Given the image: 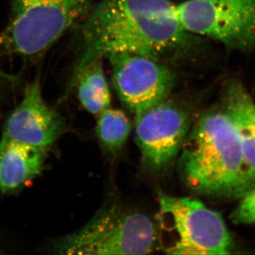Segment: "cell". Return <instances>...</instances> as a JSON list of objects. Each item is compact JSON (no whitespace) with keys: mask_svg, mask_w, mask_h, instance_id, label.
<instances>
[{"mask_svg":"<svg viewBox=\"0 0 255 255\" xmlns=\"http://www.w3.org/2000/svg\"><path fill=\"white\" fill-rule=\"evenodd\" d=\"M78 69L102 57L132 53L159 57L187 38L168 0H103L85 17Z\"/></svg>","mask_w":255,"mask_h":255,"instance_id":"6da1fadb","label":"cell"},{"mask_svg":"<svg viewBox=\"0 0 255 255\" xmlns=\"http://www.w3.org/2000/svg\"><path fill=\"white\" fill-rule=\"evenodd\" d=\"M183 182L198 194L243 198L255 187V172L243 153L232 122L222 110L202 114L181 148Z\"/></svg>","mask_w":255,"mask_h":255,"instance_id":"7a4b0ae2","label":"cell"},{"mask_svg":"<svg viewBox=\"0 0 255 255\" xmlns=\"http://www.w3.org/2000/svg\"><path fill=\"white\" fill-rule=\"evenodd\" d=\"M90 0H13L7 25L0 33V54L44 53L69 28L86 17Z\"/></svg>","mask_w":255,"mask_h":255,"instance_id":"3957f363","label":"cell"},{"mask_svg":"<svg viewBox=\"0 0 255 255\" xmlns=\"http://www.w3.org/2000/svg\"><path fill=\"white\" fill-rule=\"evenodd\" d=\"M157 241V230L148 216L112 205L60 240L53 249L58 255H145L155 249Z\"/></svg>","mask_w":255,"mask_h":255,"instance_id":"277c9868","label":"cell"},{"mask_svg":"<svg viewBox=\"0 0 255 255\" xmlns=\"http://www.w3.org/2000/svg\"><path fill=\"white\" fill-rule=\"evenodd\" d=\"M159 217L172 239L164 248L171 255L230 254L231 238L222 216L201 201L159 194Z\"/></svg>","mask_w":255,"mask_h":255,"instance_id":"5b68a950","label":"cell"},{"mask_svg":"<svg viewBox=\"0 0 255 255\" xmlns=\"http://www.w3.org/2000/svg\"><path fill=\"white\" fill-rule=\"evenodd\" d=\"M187 33L219 42L228 50H255V0H187L173 4Z\"/></svg>","mask_w":255,"mask_h":255,"instance_id":"8992f818","label":"cell"},{"mask_svg":"<svg viewBox=\"0 0 255 255\" xmlns=\"http://www.w3.org/2000/svg\"><path fill=\"white\" fill-rule=\"evenodd\" d=\"M135 137L142 162L155 172L174 162L191 128L184 109L165 100L135 116Z\"/></svg>","mask_w":255,"mask_h":255,"instance_id":"52a82bcc","label":"cell"},{"mask_svg":"<svg viewBox=\"0 0 255 255\" xmlns=\"http://www.w3.org/2000/svg\"><path fill=\"white\" fill-rule=\"evenodd\" d=\"M109 58L119 98L135 116L165 100L173 87V73L158 60L132 53Z\"/></svg>","mask_w":255,"mask_h":255,"instance_id":"ba28073f","label":"cell"},{"mask_svg":"<svg viewBox=\"0 0 255 255\" xmlns=\"http://www.w3.org/2000/svg\"><path fill=\"white\" fill-rule=\"evenodd\" d=\"M64 130L63 118L46 105L39 80H36L26 87L21 103L8 117L2 136L50 148Z\"/></svg>","mask_w":255,"mask_h":255,"instance_id":"9c48e42d","label":"cell"},{"mask_svg":"<svg viewBox=\"0 0 255 255\" xmlns=\"http://www.w3.org/2000/svg\"><path fill=\"white\" fill-rule=\"evenodd\" d=\"M49 148L14 141L6 137L0 140V190L16 191L38 175Z\"/></svg>","mask_w":255,"mask_h":255,"instance_id":"30bf717a","label":"cell"},{"mask_svg":"<svg viewBox=\"0 0 255 255\" xmlns=\"http://www.w3.org/2000/svg\"><path fill=\"white\" fill-rule=\"evenodd\" d=\"M222 110L234 126L247 162L255 172V102L241 82H228Z\"/></svg>","mask_w":255,"mask_h":255,"instance_id":"8fae6325","label":"cell"},{"mask_svg":"<svg viewBox=\"0 0 255 255\" xmlns=\"http://www.w3.org/2000/svg\"><path fill=\"white\" fill-rule=\"evenodd\" d=\"M75 78L79 100L85 110L100 114L110 108L111 93L100 60L78 69Z\"/></svg>","mask_w":255,"mask_h":255,"instance_id":"7c38bea8","label":"cell"},{"mask_svg":"<svg viewBox=\"0 0 255 255\" xmlns=\"http://www.w3.org/2000/svg\"><path fill=\"white\" fill-rule=\"evenodd\" d=\"M96 130L103 145L115 152L122 148L127 141L130 124L123 112L108 108L99 114Z\"/></svg>","mask_w":255,"mask_h":255,"instance_id":"4fadbf2b","label":"cell"},{"mask_svg":"<svg viewBox=\"0 0 255 255\" xmlns=\"http://www.w3.org/2000/svg\"><path fill=\"white\" fill-rule=\"evenodd\" d=\"M242 199L231 214V221L236 224H255V187Z\"/></svg>","mask_w":255,"mask_h":255,"instance_id":"5bb4252c","label":"cell"},{"mask_svg":"<svg viewBox=\"0 0 255 255\" xmlns=\"http://www.w3.org/2000/svg\"><path fill=\"white\" fill-rule=\"evenodd\" d=\"M17 78L12 75H9V73H5L4 70L0 68V82H4V83H14L16 82Z\"/></svg>","mask_w":255,"mask_h":255,"instance_id":"9a60e30c","label":"cell"},{"mask_svg":"<svg viewBox=\"0 0 255 255\" xmlns=\"http://www.w3.org/2000/svg\"><path fill=\"white\" fill-rule=\"evenodd\" d=\"M0 253H1V249H0Z\"/></svg>","mask_w":255,"mask_h":255,"instance_id":"2e32d148","label":"cell"}]
</instances>
